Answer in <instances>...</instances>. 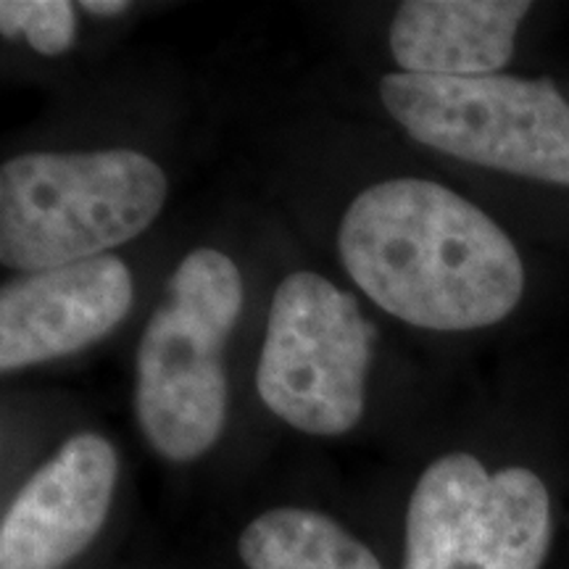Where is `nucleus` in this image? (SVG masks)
Here are the masks:
<instances>
[{"mask_svg": "<svg viewBox=\"0 0 569 569\" xmlns=\"http://www.w3.org/2000/svg\"><path fill=\"white\" fill-rule=\"evenodd\" d=\"M346 272L372 301L422 330H478L507 319L525 290L515 243L472 201L430 180H386L348 206Z\"/></svg>", "mask_w": 569, "mask_h": 569, "instance_id": "nucleus-1", "label": "nucleus"}, {"mask_svg": "<svg viewBox=\"0 0 569 569\" xmlns=\"http://www.w3.org/2000/svg\"><path fill=\"white\" fill-rule=\"evenodd\" d=\"M243 311V280L230 256L198 248L174 269L138 348L134 411L159 457L193 461L227 419L224 346Z\"/></svg>", "mask_w": 569, "mask_h": 569, "instance_id": "nucleus-2", "label": "nucleus"}, {"mask_svg": "<svg viewBox=\"0 0 569 569\" xmlns=\"http://www.w3.org/2000/svg\"><path fill=\"white\" fill-rule=\"evenodd\" d=\"M167 174L138 151L27 153L0 169V259L40 272L103 256L153 224Z\"/></svg>", "mask_w": 569, "mask_h": 569, "instance_id": "nucleus-3", "label": "nucleus"}, {"mask_svg": "<svg viewBox=\"0 0 569 569\" xmlns=\"http://www.w3.org/2000/svg\"><path fill=\"white\" fill-rule=\"evenodd\" d=\"M380 98L427 148L569 188V101L549 80L398 71L382 77Z\"/></svg>", "mask_w": 569, "mask_h": 569, "instance_id": "nucleus-4", "label": "nucleus"}, {"mask_svg": "<svg viewBox=\"0 0 569 569\" xmlns=\"http://www.w3.org/2000/svg\"><path fill=\"white\" fill-rule=\"evenodd\" d=\"M372 325L351 293L315 272L272 298L256 388L269 411L309 436H343L365 415Z\"/></svg>", "mask_w": 569, "mask_h": 569, "instance_id": "nucleus-5", "label": "nucleus"}, {"mask_svg": "<svg viewBox=\"0 0 569 569\" xmlns=\"http://www.w3.org/2000/svg\"><path fill=\"white\" fill-rule=\"evenodd\" d=\"M551 530V496L532 469L488 472L446 453L411 490L403 569H540Z\"/></svg>", "mask_w": 569, "mask_h": 569, "instance_id": "nucleus-6", "label": "nucleus"}, {"mask_svg": "<svg viewBox=\"0 0 569 569\" xmlns=\"http://www.w3.org/2000/svg\"><path fill=\"white\" fill-rule=\"evenodd\" d=\"M119 482L117 448L96 432L67 440L0 522V569H63L101 532Z\"/></svg>", "mask_w": 569, "mask_h": 569, "instance_id": "nucleus-7", "label": "nucleus"}, {"mask_svg": "<svg viewBox=\"0 0 569 569\" xmlns=\"http://www.w3.org/2000/svg\"><path fill=\"white\" fill-rule=\"evenodd\" d=\"M130 306V269L109 253L17 277L0 290V369L82 351L109 336Z\"/></svg>", "mask_w": 569, "mask_h": 569, "instance_id": "nucleus-8", "label": "nucleus"}, {"mask_svg": "<svg viewBox=\"0 0 569 569\" xmlns=\"http://www.w3.org/2000/svg\"><path fill=\"white\" fill-rule=\"evenodd\" d=\"M530 9L522 0H407L390 24V51L407 74H493L509 63Z\"/></svg>", "mask_w": 569, "mask_h": 569, "instance_id": "nucleus-9", "label": "nucleus"}, {"mask_svg": "<svg viewBox=\"0 0 569 569\" xmlns=\"http://www.w3.org/2000/svg\"><path fill=\"white\" fill-rule=\"evenodd\" d=\"M238 551L248 569H382L343 525L296 507L256 517L240 536Z\"/></svg>", "mask_w": 569, "mask_h": 569, "instance_id": "nucleus-10", "label": "nucleus"}, {"mask_svg": "<svg viewBox=\"0 0 569 569\" xmlns=\"http://www.w3.org/2000/svg\"><path fill=\"white\" fill-rule=\"evenodd\" d=\"M0 32L6 38L24 34L42 56H61L74 46L77 13L69 0H3Z\"/></svg>", "mask_w": 569, "mask_h": 569, "instance_id": "nucleus-11", "label": "nucleus"}, {"mask_svg": "<svg viewBox=\"0 0 569 569\" xmlns=\"http://www.w3.org/2000/svg\"><path fill=\"white\" fill-rule=\"evenodd\" d=\"M80 9L92 13V17H117V13L130 9V3H124V0H84Z\"/></svg>", "mask_w": 569, "mask_h": 569, "instance_id": "nucleus-12", "label": "nucleus"}]
</instances>
